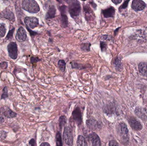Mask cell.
Wrapping results in <instances>:
<instances>
[{
	"label": "cell",
	"mask_w": 147,
	"mask_h": 146,
	"mask_svg": "<svg viewBox=\"0 0 147 146\" xmlns=\"http://www.w3.org/2000/svg\"><path fill=\"white\" fill-rule=\"evenodd\" d=\"M91 45V44L90 43H84L80 45V49L83 51H90Z\"/></svg>",
	"instance_id": "44dd1931"
},
{
	"label": "cell",
	"mask_w": 147,
	"mask_h": 146,
	"mask_svg": "<svg viewBox=\"0 0 147 146\" xmlns=\"http://www.w3.org/2000/svg\"><path fill=\"white\" fill-rule=\"evenodd\" d=\"M15 28H13L11 30H9L6 37V39H11L12 38H13V34Z\"/></svg>",
	"instance_id": "f1b7e54d"
},
{
	"label": "cell",
	"mask_w": 147,
	"mask_h": 146,
	"mask_svg": "<svg viewBox=\"0 0 147 146\" xmlns=\"http://www.w3.org/2000/svg\"><path fill=\"white\" fill-rule=\"evenodd\" d=\"M89 139L93 146H101V142L98 135L95 133H92L89 135Z\"/></svg>",
	"instance_id": "ba28073f"
},
{
	"label": "cell",
	"mask_w": 147,
	"mask_h": 146,
	"mask_svg": "<svg viewBox=\"0 0 147 146\" xmlns=\"http://www.w3.org/2000/svg\"><path fill=\"white\" fill-rule=\"evenodd\" d=\"M100 48L102 52L105 51L107 49V44L105 42H103V41H100Z\"/></svg>",
	"instance_id": "4316f807"
},
{
	"label": "cell",
	"mask_w": 147,
	"mask_h": 146,
	"mask_svg": "<svg viewBox=\"0 0 147 146\" xmlns=\"http://www.w3.org/2000/svg\"><path fill=\"white\" fill-rule=\"evenodd\" d=\"M112 2L113 3H114L115 4H118L119 3H121L122 2L121 0H112Z\"/></svg>",
	"instance_id": "74e56055"
},
{
	"label": "cell",
	"mask_w": 147,
	"mask_h": 146,
	"mask_svg": "<svg viewBox=\"0 0 147 146\" xmlns=\"http://www.w3.org/2000/svg\"><path fill=\"white\" fill-rule=\"evenodd\" d=\"M115 9L113 7H110L102 10V13L105 18H114Z\"/></svg>",
	"instance_id": "52a82bcc"
},
{
	"label": "cell",
	"mask_w": 147,
	"mask_h": 146,
	"mask_svg": "<svg viewBox=\"0 0 147 146\" xmlns=\"http://www.w3.org/2000/svg\"><path fill=\"white\" fill-rule=\"evenodd\" d=\"M63 139L65 143L69 146L73 145V137L72 131L69 127L65 128L63 133Z\"/></svg>",
	"instance_id": "3957f363"
},
{
	"label": "cell",
	"mask_w": 147,
	"mask_h": 146,
	"mask_svg": "<svg viewBox=\"0 0 147 146\" xmlns=\"http://www.w3.org/2000/svg\"><path fill=\"white\" fill-rule=\"evenodd\" d=\"M16 39L19 41H24L26 39L27 33L26 30L22 27L18 29L16 36Z\"/></svg>",
	"instance_id": "30bf717a"
},
{
	"label": "cell",
	"mask_w": 147,
	"mask_h": 146,
	"mask_svg": "<svg viewBox=\"0 0 147 146\" xmlns=\"http://www.w3.org/2000/svg\"><path fill=\"white\" fill-rule=\"evenodd\" d=\"M129 124L134 130L139 131L142 129L141 124L134 118H131L129 121Z\"/></svg>",
	"instance_id": "5bb4252c"
},
{
	"label": "cell",
	"mask_w": 147,
	"mask_h": 146,
	"mask_svg": "<svg viewBox=\"0 0 147 146\" xmlns=\"http://www.w3.org/2000/svg\"><path fill=\"white\" fill-rule=\"evenodd\" d=\"M77 143L78 146H87V143L85 139L82 135L78 136Z\"/></svg>",
	"instance_id": "d6986e66"
},
{
	"label": "cell",
	"mask_w": 147,
	"mask_h": 146,
	"mask_svg": "<svg viewBox=\"0 0 147 146\" xmlns=\"http://www.w3.org/2000/svg\"><path fill=\"white\" fill-rule=\"evenodd\" d=\"M0 67L2 68L6 69L7 67V62H2L0 64Z\"/></svg>",
	"instance_id": "1f68e13d"
},
{
	"label": "cell",
	"mask_w": 147,
	"mask_h": 146,
	"mask_svg": "<svg viewBox=\"0 0 147 146\" xmlns=\"http://www.w3.org/2000/svg\"><path fill=\"white\" fill-rule=\"evenodd\" d=\"M146 6V3L142 1L135 0L132 2V8L134 10L136 11H140L143 10L145 9Z\"/></svg>",
	"instance_id": "8992f818"
},
{
	"label": "cell",
	"mask_w": 147,
	"mask_h": 146,
	"mask_svg": "<svg viewBox=\"0 0 147 146\" xmlns=\"http://www.w3.org/2000/svg\"><path fill=\"white\" fill-rule=\"evenodd\" d=\"M119 129H120V132L121 134L123 135H127L128 131L125 123H121L119 126Z\"/></svg>",
	"instance_id": "ac0fdd59"
},
{
	"label": "cell",
	"mask_w": 147,
	"mask_h": 146,
	"mask_svg": "<svg viewBox=\"0 0 147 146\" xmlns=\"http://www.w3.org/2000/svg\"><path fill=\"white\" fill-rule=\"evenodd\" d=\"M87 125L91 129H95L97 127V123L94 120H89L87 121Z\"/></svg>",
	"instance_id": "7402d4cb"
},
{
	"label": "cell",
	"mask_w": 147,
	"mask_h": 146,
	"mask_svg": "<svg viewBox=\"0 0 147 146\" xmlns=\"http://www.w3.org/2000/svg\"><path fill=\"white\" fill-rule=\"evenodd\" d=\"M8 97L7 89V87H5L3 90V94L1 96V99H4Z\"/></svg>",
	"instance_id": "83f0119b"
},
{
	"label": "cell",
	"mask_w": 147,
	"mask_h": 146,
	"mask_svg": "<svg viewBox=\"0 0 147 146\" xmlns=\"http://www.w3.org/2000/svg\"><path fill=\"white\" fill-rule=\"evenodd\" d=\"M139 69L141 73L147 77V63L142 62L139 66Z\"/></svg>",
	"instance_id": "2e32d148"
},
{
	"label": "cell",
	"mask_w": 147,
	"mask_h": 146,
	"mask_svg": "<svg viewBox=\"0 0 147 146\" xmlns=\"http://www.w3.org/2000/svg\"><path fill=\"white\" fill-rule=\"evenodd\" d=\"M109 146H119L118 143L115 141H111L110 142Z\"/></svg>",
	"instance_id": "d6a6232c"
},
{
	"label": "cell",
	"mask_w": 147,
	"mask_h": 146,
	"mask_svg": "<svg viewBox=\"0 0 147 146\" xmlns=\"http://www.w3.org/2000/svg\"></svg>",
	"instance_id": "60d3db41"
},
{
	"label": "cell",
	"mask_w": 147,
	"mask_h": 146,
	"mask_svg": "<svg viewBox=\"0 0 147 146\" xmlns=\"http://www.w3.org/2000/svg\"><path fill=\"white\" fill-rule=\"evenodd\" d=\"M66 2L69 4V12L71 16L75 19L80 15L81 12L80 3L78 1H67Z\"/></svg>",
	"instance_id": "7a4b0ae2"
},
{
	"label": "cell",
	"mask_w": 147,
	"mask_h": 146,
	"mask_svg": "<svg viewBox=\"0 0 147 146\" xmlns=\"http://www.w3.org/2000/svg\"><path fill=\"white\" fill-rule=\"evenodd\" d=\"M72 116L74 121L78 125L81 124L82 118H81V113L79 108H77L72 113Z\"/></svg>",
	"instance_id": "8fae6325"
},
{
	"label": "cell",
	"mask_w": 147,
	"mask_h": 146,
	"mask_svg": "<svg viewBox=\"0 0 147 146\" xmlns=\"http://www.w3.org/2000/svg\"><path fill=\"white\" fill-rule=\"evenodd\" d=\"M1 16L2 18H5L12 21H14V15L10 10L8 9H6L3 10L1 13Z\"/></svg>",
	"instance_id": "7c38bea8"
},
{
	"label": "cell",
	"mask_w": 147,
	"mask_h": 146,
	"mask_svg": "<svg viewBox=\"0 0 147 146\" xmlns=\"http://www.w3.org/2000/svg\"><path fill=\"white\" fill-rule=\"evenodd\" d=\"M84 12L85 14L86 19V20L89 21L91 17H92V15H94L93 11L90 7L89 4H83Z\"/></svg>",
	"instance_id": "4fadbf2b"
},
{
	"label": "cell",
	"mask_w": 147,
	"mask_h": 146,
	"mask_svg": "<svg viewBox=\"0 0 147 146\" xmlns=\"http://www.w3.org/2000/svg\"><path fill=\"white\" fill-rule=\"evenodd\" d=\"M115 67L117 68H118L120 67L121 64H120V61H119L118 59H117L116 60H115Z\"/></svg>",
	"instance_id": "e575fe53"
},
{
	"label": "cell",
	"mask_w": 147,
	"mask_h": 146,
	"mask_svg": "<svg viewBox=\"0 0 147 146\" xmlns=\"http://www.w3.org/2000/svg\"><path fill=\"white\" fill-rule=\"evenodd\" d=\"M0 111L2 112L4 116L8 118H14L17 116L16 113H15L7 107H6V108H2L0 110Z\"/></svg>",
	"instance_id": "9c48e42d"
},
{
	"label": "cell",
	"mask_w": 147,
	"mask_h": 146,
	"mask_svg": "<svg viewBox=\"0 0 147 146\" xmlns=\"http://www.w3.org/2000/svg\"><path fill=\"white\" fill-rule=\"evenodd\" d=\"M90 4L91 6H92V8L94 9H96L97 7V5L96 4V3L94 2V1H90Z\"/></svg>",
	"instance_id": "d590c367"
},
{
	"label": "cell",
	"mask_w": 147,
	"mask_h": 146,
	"mask_svg": "<svg viewBox=\"0 0 147 146\" xmlns=\"http://www.w3.org/2000/svg\"><path fill=\"white\" fill-rule=\"evenodd\" d=\"M6 33V29L4 24H0V38L5 36Z\"/></svg>",
	"instance_id": "d4e9b609"
},
{
	"label": "cell",
	"mask_w": 147,
	"mask_h": 146,
	"mask_svg": "<svg viewBox=\"0 0 147 146\" xmlns=\"http://www.w3.org/2000/svg\"><path fill=\"white\" fill-rule=\"evenodd\" d=\"M71 67L73 69H83L88 67L86 65L83 64H79L77 63H71Z\"/></svg>",
	"instance_id": "ffe728a7"
},
{
	"label": "cell",
	"mask_w": 147,
	"mask_h": 146,
	"mask_svg": "<svg viewBox=\"0 0 147 146\" xmlns=\"http://www.w3.org/2000/svg\"><path fill=\"white\" fill-rule=\"evenodd\" d=\"M30 146H36V142L34 139H32L29 142Z\"/></svg>",
	"instance_id": "836d02e7"
},
{
	"label": "cell",
	"mask_w": 147,
	"mask_h": 146,
	"mask_svg": "<svg viewBox=\"0 0 147 146\" xmlns=\"http://www.w3.org/2000/svg\"><path fill=\"white\" fill-rule=\"evenodd\" d=\"M4 119L3 117L2 116L1 114L0 113V123H2L4 122Z\"/></svg>",
	"instance_id": "f35d334b"
},
{
	"label": "cell",
	"mask_w": 147,
	"mask_h": 146,
	"mask_svg": "<svg viewBox=\"0 0 147 146\" xmlns=\"http://www.w3.org/2000/svg\"><path fill=\"white\" fill-rule=\"evenodd\" d=\"M58 65L59 69L62 72H64L65 69V67H66V63L65 62L64 60H59L58 63Z\"/></svg>",
	"instance_id": "603a6c76"
},
{
	"label": "cell",
	"mask_w": 147,
	"mask_h": 146,
	"mask_svg": "<svg viewBox=\"0 0 147 146\" xmlns=\"http://www.w3.org/2000/svg\"><path fill=\"white\" fill-rule=\"evenodd\" d=\"M56 141H57V146H63L62 138L59 132H58L56 135Z\"/></svg>",
	"instance_id": "cb8c5ba5"
},
{
	"label": "cell",
	"mask_w": 147,
	"mask_h": 146,
	"mask_svg": "<svg viewBox=\"0 0 147 146\" xmlns=\"http://www.w3.org/2000/svg\"><path fill=\"white\" fill-rule=\"evenodd\" d=\"M7 50L9 56L12 59H16L18 57V49L16 43L11 42L7 46Z\"/></svg>",
	"instance_id": "277c9868"
},
{
	"label": "cell",
	"mask_w": 147,
	"mask_h": 146,
	"mask_svg": "<svg viewBox=\"0 0 147 146\" xmlns=\"http://www.w3.org/2000/svg\"><path fill=\"white\" fill-rule=\"evenodd\" d=\"M27 29H28V31L30 32V35H31V36H32V35H35L37 34V33L35 32L32 31H31L29 28H28V27H27Z\"/></svg>",
	"instance_id": "8d00e7d4"
},
{
	"label": "cell",
	"mask_w": 147,
	"mask_h": 146,
	"mask_svg": "<svg viewBox=\"0 0 147 146\" xmlns=\"http://www.w3.org/2000/svg\"><path fill=\"white\" fill-rule=\"evenodd\" d=\"M56 9L54 5H51L49 7L48 11L46 15V19H51L54 18L56 16Z\"/></svg>",
	"instance_id": "9a60e30c"
},
{
	"label": "cell",
	"mask_w": 147,
	"mask_h": 146,
	"mask_svg": "<svg viewBox=\"0 0 147 146\" xmlns=\"http://www.w3.org/2000/svg\"><path fill=\"white\" fill-rule=\"evenodd\" d=\"M22 8L27 12L32 13H38L40 8L38 3L34 0H25L22 3Z\"/></svg>",
	"instance_id": "6da1fadb"
},
{
	"label": "cell",
	"mask_w": 147,
	"mask_h": 146,
	"mask_svg": "<svg viewBox=\"0 0 147 146\" xmlns=\"http://www.w3.org/2000/svg\"><path fill=\"white\" fill-rule=\"evenodd\" d=\"M40 146H51L50 145H49V144H48V143H47V142H45V143H42V144H41Z\"/></svg>",
	"instance_id": "ab89813d"
},
{
	"label": "cell",
	"mask_w": 147,
	"mask_h": 146,
	"mask_svg": "<svg viewBox=\"0 0 147 146\" xmlns=\"http://www.w3.org/2000/svg\"><path fill=\"white\" fill-rule=\"evenodd\" d=\"M129 1H126L124 2V3L121 6L120 8H119V9H123L126 8L127 7V6L128 4Z\"/></svg>",
	"instance_id": "4dcf8cb0"
},
{
	"label": "cell",
	"mask_w": 147,
	"mask_h": 146,
	"mask_svg": "<svg viewBox=\"0 0 147 146\" xmlns=\"http://www.w3.org/2000/svg\"><path fill=\"white\" fill-rule=\"evenodd\" d=\"M61 25L63 28H66L68 25V18L66 14H61Z\"/></svg>",
	"instance_id": "e0dca14e"
},
{
	"label": "cell",
	"mask_w": 147,
	"mask_h": 146,
	"mask_svg": "<svg viewBox=\"0 0 147 146\" xmlns=\"http://www.w3.org/2000/svg\"><path fill=\"white\" fill-rule=\"evenodd\" d=\"M66 117L64 116H62L59 118V126L61 127V128L63 127L65 123H66Z\"/></svg>",
	"instance_id": "484cf974"
},
{
	"label": "cell",
	"mask_w": 147,
	"mask_h": 146,
	"mask_svg": "<svg viewBox=\"0 0 147 146\" xmlns=\"http://www.w3.org/2000/svg\"><path fill=\"white\" fill-rule=\"evenodd\" d=\"M40 60H41L39 58H38V57H32L30 59V61H31V63H37L38 62L40 61Z\"/></svg>",
	"instance_id": "f546056e"
},
{
	"label": "cell",
	"mask_w": 147,
	"mask_h": 146,
	"mask_svg": "<svg viewBox=\"0 0 147 146\" xmlns=\"http://www.w3.org/2000/svg\"><path fill=\"white\" fill-rule=\"evenodd\" d=\"M24 22L27 27L34 29L39 25V20L35 17H27L24 19Z\"/></svg>",
	"instance_id": "5b68a950"
}]
</instances>
